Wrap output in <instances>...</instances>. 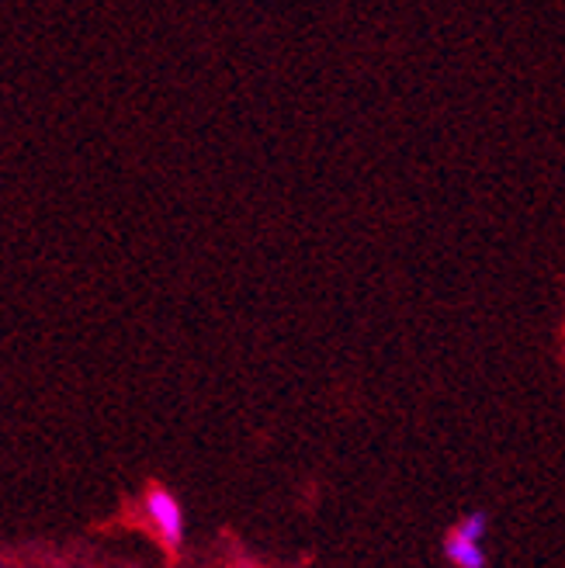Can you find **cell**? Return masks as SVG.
I'll return each instance as SVG.
<instances>
[{
	"label": "cell",
	"instance_id": "obj_1",
	"mask_svg": "<svg viewBox=\"0 0 565 568\" xmlns=\"http://www.w3.org/2000/svg\"><path fill=\"white\" fill-rule=\"evenodd\" d=\"M143 517L167 551H181V545H184V506L178 503V496L171 489L150 486L143 493Z\"/></svg>",
	"mask_w": 565,
	"mask_h": 568
},
{
	"label": "cell",
	"instance_id": "obj_2",
	"mask_svg": "<svg viewBox=\"0 0 565 568\" xmlns=\"http://www.w3.org/2000/svg\"><path fill=\"white\" fill-rule=\"evenodd\" d=\"M444 555H447V561L455 565V568H486V551H483V545H478V541H468V537H462L458 530H451V534H447Z\"/></svg>",
	"mask_w": 565,
	"mask_h": 568
},
{
	"label": "cell",
	"instance_id": "obj_3",
	"mask_svg": "<svg viewBox=\"0 0 565 568\" xmlns=\"http://www.w3.org/2000/svg\"><path fill=\"white\" fill-rule=\"evenodd\" d=\"M462 537H468V541H478V545H483L486 541V530H490V517L483 514V509H472V514L455 527Z\"/></svg>",
	"mask_w": 565,
	"mask_h": 568
}]
</instances>
